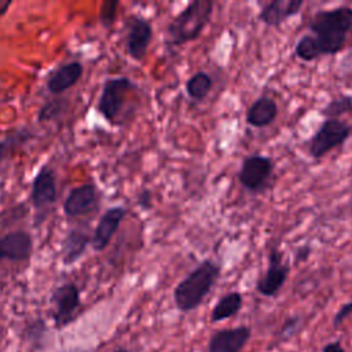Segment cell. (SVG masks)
I'll return each instance as SVG.
<instances>
[{"label": "cell", "instance_id": "1", "mask_svg": "<svg viewBox=\"0 0 352 352\" xmlns=\"http://www.w3.org/2000/svg\"><path fill=\"white\" fill-rule=\"evenodd\" d=\"M308 29L322 56L336 55L344 50L352 33V7L338 6L319 10L309 19Z\"/></svg>", "mask_w": 352, "mask_h": 352}, {"label": "cell", "instance_id": "2", "mask_svg": "<svg viewBox=\"0 0 352 352\" xmlns=\"http://www.w3.org/2000/svg\"><path fill=\"white\" fill-rule=\"evenodd\" d=\"M221 274V267L212 258H205L183 278L173 290V301L182 312L197 309L210 293Z\"/></svg>", "mask_w": 352, "mask_h": 352}, {"label": "cell", "instance_id": "3", "mask_svg": "<svg viewBox=\"0 0 352 352\" xmlns=\"http://www.w3.org/2000/svg\"><path fill=\"white\" fill-rule=\"evenodd\" d=\"M213 0H192L166 25L165 36L170 47H180L197 40L213 14Z\"/></svg>", "mask_w": 352, "mask_h": 352}, {"label": "cell", "instance_id": "4", "mask_svg": "<svg viewBox=\"0 0 352 352\" xmlns=\"http://www.w3.org/2000/svg\"><path fill=\"white\" fill-rule=\"evenodd\" d=\"M138 89L136 84L128 77L109 78L103 84L98 100V111L111 125H121L125 120V106L132 94Z\"/></svg>", "mask_w": 352, "mask_h": 352}, {"label": "cell", "instance_id": "5", "mask_svg": "<svg viewBox=\"0 0 352 352\" xmlns=\"http://www.w3.org/2000/svg\"><path fill=\"white\" fill-rule=\"evenodd\" d=\"M274 172L275 164L272 158L254 153L243 158L238 172V182L248 192L260 194L270 187Z\"/></svg>", "mask_w": 352, "mask_h": 352}, {"label": "cell", "instance_id": "6", "mask_svg": "<svg viewBox=\"0 0 352 352\" xmlns=\"http://www.w3.org/2000/svg\"><path fill=\"white\" fill-rule=\"evenodd\" d=\"M349 136L351 125L344 120H324L308 142V154L314 160H320L331 150L342 146Z\"/></svg>", "mask_w": 352, "mask_h": 352}, {"label": "cell", "instance_id": "7", "mask_svg": "<svg viewBox=\"0 0 352 352\" xmlns=\"http://www.w3.org/2000/svg\"><path fill=\"white\" fill-rule=\"evenodd\" d=\"M290 265L285 261L283 253L278 248H271L268 253V267L256 283V290L264 297H274L287 280Z\"/></svg>", "mask_w": 352, "mask_h": 352}, {"label": "cell", "instance_id": "8", "mask_svg": "<svg viewBox=\"0 0 352 352\" xmlns=\"http://www.w3.org/2000/svg\"><path fill=\"white\" fill-rule=\"evenodd\" d=\"M153 40L151 22L142 16H133L126 34V51L133 60H143Z\"/></svg>", "mask_w": 352, "mask_h": 352}, {"label": "cell", "instance_id": "9", "mask_svg": "<svg viewBox=\"0 0 352 352\" xmlns=\"http://www.w3.org/2000/svg\"><path fill=\"white\" fill-rule=\"evenodd\" d=\"M54 304V320L56 326L67 324L80 305V292L74 283H65L55 289L51 298Z\"/></svg>", "mask_w": 352, "mask_h": 352}, {"label": "cell", "instance_id": "10", "mask_svg": "<svg viewBox=\"0 0 352 352\" xmlns=\"http://www.w3.org/2000/svg\"><path fill=\"white\" fill-rule=\"evenodd\" d=\"M302 6L304 0H272L261 7L258 19L270 28H278L287 19L298 15Z\"/></svg>", "mask_w": 352, "mask_h": 352}, {"label": "cell", "instance_id": "11", "mask_svg": "<svg viewBox=\"0 0 352 352\" xmlns=\"http://www.w3.org/2000/svg\"><path fill=\"white\" fill-rule=\"evenodd\" d=\"M250 334L252 331L248 326L219 330L212 334L208 352H241L249 341Z\"/></svg>", "mask_w": 352, "mask_h": 352}, {"label": "cell", "instance_id": "12", "mask_svg": "<svg viewBox=\"0 0 352 352\" xmlns=\"http://www.w3.org/2000/svg\"><path fill=\"white\" fill-rule=\"evenodd\" d=\"M98 206L94 184H82L73 188L63 202V212L67 217H78L94 212Z\"/></svg>", "mask_w": 352, "mask_h": 352}, {"label": "cell", "instance_id": "13", "mask_svg": "<svg viewBox=\"0 0 352 352\" xmlns=\"http://www.w3.org/2000/svg\"><path fill=\"white\" fill-rule=\"evenodd\" d=\"M125 214L126 209L124 206H113L104 212V214L99 219V223L94 232L92 246L95 250L100 252L107 248Z\"/></svg>", "mask_w": 352, "mask_h": 352}, {"label": "cell", "instance_id": "14", "mask_svg": "<svg viewBox=\"0 0 352 352\" xmlns=\"http://www.w3.org/2000/svg\"><path fill=\"white\" fill-rule=\"evenodd\" d=\"M30 199L36 209H43L56 201V184L54 170L48 166H41L37 172L30 191Z\"/></svg>", "mask_w": 352, "mask_h": 352}, {"label": "cell", "instance_id": "15", "mask_svg": "<svg viewBox=\"0 0 352 352\" xmlns=\"http://www.w3.org/2000/svg\"><path fill=\"white\" fill-rule=\"evenodd\" d=\"M33 249L32 236L25 231H14L0 238V261H22L30 257Z\"/></svg>", "mask_w": 352, "mask_h": 352}, {"label": "cell", "instance_id": "16", "mask_svg": "<svg viewBox=\"0 0 352 352\" xmlns=\"http://www.w3.org/2000/svg\"><path fill=\"white\" fill-rule=\"evenodd\" d=\"M278 117V104L276 102L268 96H258L246 110V124L253 128H265L271 125Z\"/></svg>", "mask_w": 352, "mask_h": 352}, {"label": "cell", "instance_id": "17", "mask_svg": "<svg viewBox=\"0 0 352 352\" xmlns=\"http://www.w3.org/2000/svg\"><path fill=\"white\" fill-rule=\"evenodd\" d=\"M82 74V65L77 60L65 63L55 69L47 78V88L51 94H62L73 87Z\"/></svg>", "mask_w": 352, "mask_h": 352}, {"label": "cell", "instance_id": "18", "mask_svg": "<svg viewBox=\"0 0 352 352\" xmlns=\"http://www.w3.org/2000/svg\"><path fill=\"white\" fill-rule=\"evenodd\" d=\"M89 242L88 234L81 230H72L62 245V261L65 265H72L76 263L82 253L85 252V248Z\"/></svg>", "mask_w": 352, "mask_h": 352}, {"label": "cell", "instance_id": "19", "mask_svg": "<svg viewBox=\"0 0 352 352\" xmlns=\"http://www.w3.org/2000/svg\"><path fill=\"white\" fill-rule=\"evenodd\" d=\"M243 304L242 294L239 292H230L219 298L216 305L212 309L210 320L212 322H221L235 316Z\"/></svg>", "mask_w": 352, "mask_h": 352}, {"label": "cell", "instance_id": "20", "mask_svg": "<svg viewBox=\"0 0 352 352\" xmlns=\"http://www.w3.org/2000/svg\"><path fill=\"white\" fill-rule=\"evenodd\" d=\"M213 88V78L209 73L199 70L188 77L186 82V92L194 102H202Z\"/></svg>", "mask_w": 352, "mask_h": 352}, {"label": "cell", "instance_id": "21", "mask_svg": "<svg viewBox=\"0 0 352 352\" xmlns=\"http://www.w3.org/2000/svg\"><path fill=\"white\" fill-rule=\"evenodd\" d=\"M352 111V95H338L333 98L322 110L320 114L326 120L340 118L341 116Z\"/></svg>", "mask_w": 352, "mask_h": 352}, {"label": "cell", "instance_id": "22", "mask_svg": "<svg viewBox=\"0 0 352 352\" xmlns=\"http://www.w3.org/2000/svg\"><path fill=\"white\" fill-rule=\"evenodd\" d=\"M294 55L304 60V62H312L315 59H319L322 56L314 37L307 33V34H302L297 43H296V47H294Z\"/></svg>", "mask_w": 352, "mask_h": 352}, {"label": "cell", "instance_id": "23", "mask_svg": "<svg viewBox=\"0 0 352 352\" xmlns=\"http://www.w3.org/2000/svg\"><path fill=\"white\" fill-rule=\"evenodd\" d=\"M120 6L118 1H103L99 10V21L104 28H110L114 23V19L117 16V7Z\"/></svg>", "mask_w": 352, "mask_h": 352}, {"label": "cell", "instance_id": "24", "mask_svg": "<svg viewBox=\"0 0 352 352\" xmlns=\"http://www.w3.org/2000/svg\"><path fill=\"white\" fill-rule=\"evenodd\" d=\"M63 111V102L60 99H55L52 102L45 103L40 113H38V120L40 121H48L55 117H58Z\"/></svg>", "mask_w": 352, "mask_h": 352}, {"label": "cell", "instance_id": "25", "mask_svg": "<svg viewBox=\"0 0 352 352\" xmlns=\"http://www.w3.org/2000/svg\"><path fill=\"white\" fill-rule=\"evenodd\" d=\"M300 326V316H290L287 318L282 327H280V340H286V338H290L293 337V334L296 333V330L298 329Z\"/></svg>", "mask_w": 352, "mask_h": 352}, {"label": "cell", "instance_id": "26", "mask_svg": "<svg viewBox=\"0 0 352 352\" xmlns=\"http://www.w3.org/2000/svg\"><path fill=\"white\" fill-rule=\"evenodd\" d=\"M351 314H352V301H348V302L342 304V305L338 308V311L336 312L334 319H333L334 327H338Z\"/></svg>", "mask_w": 352, "mask_h": 352}, {"label": "cell", "instance_id": "27", "mask_svg": "<svg viewBox=\"0 0 352 352\" xmlns=\"http://www.w3.org/2000/svg\"><path fill=\"white\" fill-rule=\"evenodd\" d=\"M138 205L143 209L147 210L153 206V194L148 188H143L139 194H138Z\"/></svg>", "mask_w": 352, "mask_h": 352}, {"label": "cell", "instance_id": "28", "mask_svg": "<svg viewBox=\"0 0 352 352\" xmlns=\"http://www.w3.org/2000/svg\"><path fill=\"white\" fill-rule=\"evenodd\" d=\"M322 352H345V349L341 346V344L338 341L334 342H329L323 346Z\"/></svg>", "mask_w": 352, "mask_h": 352}, {"label": "cell", "instance_id": "29", "mask_svg": "<svg viewBox=\"0 0 352 352\" xmlns=\"http://www.w3.org/2000/svg\"><path fill=\"white\" fill-rule=\"evenodd\" d=\"M10 142H11L10 139L0 142V162L3 161V158H4L6 153H7V148H8V146H10Z\"/></svg>", "mask_w": 352, "mask_h": 352}, {"label": "cell", "instance_id": "30", "mask_svg": "<svg viewBox=\"0 0 352 352\" xmlns=\"http://www.w3.org/2000/svg\"><path fill=\"white\" fill-rule=\"evenodd\" d=\"M10 6H11V1H0V16L6 14V11Z\"/></svg>", "mask_w": 352, "mask_h": 352}, {"label": "cell", "instance_id": "31", "mask_svg": "<svg viewBox=\"0 0 352 352\" xmlns=\"http://www.w3.org/2000/svg\"><path fill=\"white\" fill-rule=\"evenodd\" d=\"M113 352H129V351L125 349V348H118V349H116V351H113Z\"/></svg>", "mask_w": 352, "mask_h": 352}, {"label": "cell", "instance_id": "32", "mask_svg": "<svg viewBox=\"0 0 352 352\" xmlns=\"http://www.w3.org/2000/svg\"><path fill=\"white\" fill-rule=\"evenodd\" d=\"M351 135H352V125H351Z\"/></svg>", "mask_w": 352, "mask_h": 352}]
</instances>
